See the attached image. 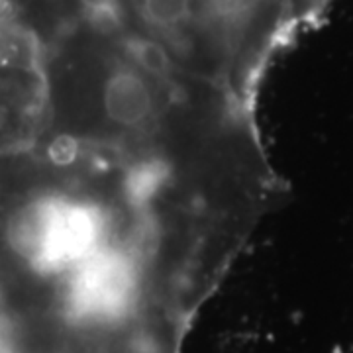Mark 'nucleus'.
Here are the masks:
<instances>
[{"label": "nucleus", "mask_w": 353, "mask_h": 353, "mask_svg": "<svg viewBox=\"0 0 353 353\" xmlns=\"http://www.w3.org/2000/svg\"><path fill=\"white\" fill-rule=\"evenodd\" d=\"M77 0H0V65L41 63Z\"/></svg>", "instance_id": "3"}, {"label": "nucleus", "mask_w": 353, "mask_h": 353, "mask_svg": "<svg viewBox=\"0 0 353 353\" xmlns=\"http://www.w3.org/2000/svg\"><path fill=\"white\" fill-rule=\"evenodd\" d=\"M141 55L253 104L273 55L328 0H77Z\"/></svg>", "instance_id": "1"}, {"label": "nucleus", "mask_w": 353, "mask_h": 353, "mask_svg": "<svg viewBox=\"0 0 353 353\" xmlns=\"http://www.w3.org/2000/svg\"><path fill=\"white\" fill-rule=\"evenodd\" d=\"M43 116L41 63L0 65V157L30 148Z\"/></svg>", "instance_id": "4"}, {"label": "nucleus", "mask_w": 353, "mask_h": 353, "mask_svg": "<svg viewBox=\"0 0 353 353\" xmlns=\"http://www.w3.org/2000/svg\"><path fill=\"white\" fill-rule=\"evenodd\" d=\"M0 353H124L73 279L0 248Z\"/></svg>", "instance_id": "2"}]
</instances>
